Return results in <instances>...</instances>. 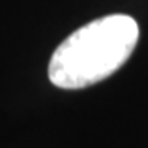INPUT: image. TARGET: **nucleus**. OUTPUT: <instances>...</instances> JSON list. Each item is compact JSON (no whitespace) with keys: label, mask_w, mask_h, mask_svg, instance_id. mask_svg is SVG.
I'll return each mask as SVG.
<instances>
[{"label":"nucleus","mask_w":148,"mask_h":148,"mask_svg":"<svg viewBox=\"0 0 148 148\" xmlns=\"http://www.w3.org/2000/svg\"><path fill=\"white\" fill-rule=\"evenodd\" d=\"M140 30L132 16L114 13L73 32L48 64V77L59 89H84L120 69L132 56Z\"/></svg>","instance_id":"nucleus-1"}]
</instances>
